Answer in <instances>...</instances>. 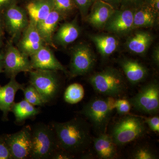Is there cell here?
Returning a JSON list of instances; mask_svg holds the SVG:
<instances>
[{"instance_id":"obj_1","label":"cell","mask_w":159,"mask_h":159,"mask_svg":"<svg viewBox=\"0 0 159 159\" xmlns=\"http://www.w3.org/2000/svg\"><path fill=\"white\" fill-rule=\"evenodd\" d=\"M58 148L74 155L85 151L90 144L89 126L84 120L75 118L64 122H53Z\"/></svg>"},{"instance_id":"obj_2","label":"cell","mask_w":159,"mask_h":159,"mask_svg":"<svg viewBox=\"0 0 159 159\" xmlns=\"http://www.w3.org/2000/svg\"><path fill=\"white\" fill-rule=\"evenodd\" d=\"M58 148L57 137L52 125L38 123L31 128V150L29 158L51 159Z\"/></svg>"},{"instance_id":"obj_3","label":"cell","mask_w":159,"mask_h":159,"mask_svg":"<svg viewBox=\"0 0 159 159\" xmlns=\"http://www.w3.org/2000/svg\"><path fill=\"white\" fill-rule=\"evenodd\" d=\"M89 81L97 93L108 97L120 96L126 89L124 75L112 67L93 74L89 77Z\"/></svg>"},{"instance_id":"obj_4","label":"cell","mask_w":159,"mask_h":159,"mask_svg":"<svg viewBox=\"0 0 159 159\" xmlns=\"http://www.w3.org/2000/svg\"><path fill=\"white\" fill-rule=\"evenodd\" d=\"M145 132V122L142 118L127 116L115 124L110 135L117 146H122L143 136Z\"/></svg>"},{"instance_id":"obj_5","label":"cell","mask_w":159,"mask_h":159,"mask_svg":"<svg viewBox=\"0 0 159 159\" xmlns=\"http://www.w3.org/2000/svg\"><path fill=\"white\" fill-rule=\"evenodd\" d=\"M57 72L33 70L29 73L30 84L36 89L45 103L51 102L59 93L61 83Z\"/></svg>"},{"instance_id":"obj_6","label":"cell","mask_w":159,"mask_h":159,"mask_svg":"<svg viewBox=\"0 0 159 159\" xmlns=\"http://www.w3.org/2000/svg\"><path fill=\"white\" fill-rule=\"evenodd\" d=\"M96 62L97 57L90 46L87 43H80L71 50L69 75L73 78L88 74Z\"/></svg>"},{"instance_id":"obj_7","label":"cell","mask_w":159,"mask_h":159,"mask_svg":"<svg viewBox=\"0 0 159 159\" xmlns=\"http://www.w3.org/2000/svg\"><path fill=\"white\" fill-rule=\"evenodd\" d=\"M134 108L148 114L157 113L159 109V85L153 80L144 85L129 100Z\"/></svg>"},{"instance_id":"obj_8","label":"cell","mask_w":159,"mask_h":159,"mask_svg":"<svg viewBox=\"0 0 159 159\" xmlns=\"http://www.w3.org/2000/svg\"><path fill=\"white\" fill-rule=\"evenodd\" d=\"M2 16L4 29L11 39H19L29 23L25 9L18 6L16 3H13L3 11Z\"/></svg>"},{"instance_id":"obj_9","label":"cell","mask_w":159,"mask_h":159,"mask_svg":"<svg viewBox=\"0 0 159 159\" xmlns=\"http://www.w3.org/2000/svg\"><path fill=\"white\" fill-rule=\"evenodd\" d=\"M111 112L106 99L96 98L84 106L79 112L89 120L96 130L102 133H105Z\"/></svg>"},{"instance_id":"obj_10","label":"cell","mask_w":159,"mask_h":159,"mask_svg":"<svg viewBox=\"0 0 159 159\" xmlns=\"http://www.w3.org/2000/svg\"><path fill=\"white\" fill-rule=\"evenodd\" d=\"M3 61L4 71L9 77H16L20 73H29L33 70L29 57L15 47L11 41L7 43Z\"/></svg>"},{"instance_id":"obj_11","label":"cell","mask_w":159,"mask_h":159,"mask_svg":"<svg viewBox=\"0 0 159 159\" xmlns=\"http://www.w3.org/2000/svg\"><path fill=\"white\" fill-rule=\"evenodd\" d=\"M134 9H115L103 30L119 36H127L133 31Z\"/></svg>"},{"instance_id":"obj_12","label":"cell","mask_w":159,"mask_h":159,"mask_svg":"<svg viewBox=\"0 0 159 159\" xmlns=\"http://www.w3.org/2000/svg\"><path fill=\"white\" fill-rule=\"evenodd\" d=\"M31 128L27 125L15 133L5 135L12 159L29 158L31 150Z\"/></svg>"},{"instance_id":"obj_13","label":"cell","mask_w":159,"mask_h":159,"mask_svg":"<svg viewBox=\"0 0 159 159\" xmlns=\"http://www.w3.org/2000/svg\"><path fill=\"white\" fill-rule=\"evenodd\" d=\"M29 57L33 70L61 71L69 75V71L60 62L47 45L44 46Z\"/></svg>"},{"instance_id":"obj_14","label":"cell","mask_w":159,"mask_h":159,"mask_svg":"<svg viewBox=\"0 0 159 159\" xmlns=\"http://www.w3.org/2000/svg\"><path fill=\"white\" fill-rule=\"evenodd\" d=\"M45 45H46L39 33L35 24L29 20L28 27L20 38L18 49L29 57Z\"/></svg>"},{"instance_id":"obj_15","label":"cell","mask_w":159,"mask_h":159,"mask_svg":"<svg viewBox=\"0 0 159 159\" xmlns=\"http://www.w3.org/2000/svg\"><path fill=\"white\" fill-rule=\"evenodd\" d=\"M115 9L107 3L96 0L84 20L95 29L103 30Z\"/></svg>"},{"instance_id":"obj_16","label":"cell","mask_w":159,"mask_h":159,"mask_svg":"<svg viewBox=\"0 0 159 159\" xmlns=\"http://www.w3.org/2000/svg\"><path fill=\"white\" fill-rule=\"evenodd\" d=\"M65 18L54 9L46 18L35 25L39 33L46 45L56 48V47L53 43V36L57 29L58 24Z\"/></svg>"},{"instance_id":"obj_17","label":"cell","mask_w":159,"mask_h":159,"mask_svg":"<svg viewBox=\"0 0 159 159\" xmlns=\"http://www.w3.org/2000/svg\"><path fill=\"white\" fill-rule=\"evenodd\" d=\"M81 29L77 18L71 21L63 23L56 30L53 36L54 45L66 48L78 39Z\"/></svg>"},{"instance_id":"obj_18","label":"cell","mask_w":159,"mask_h":159,"mask_svg":"<svg viewBox=\"0 0 159 159\" xmlns=\"http://www.w3.org/2000/svg\"><path fill=\"white\" fill-rule=\"evenodd\" d=\"M125 47L131 53L139 55H145L154 39L153 35L149 31L137 30L128 34Z\"/></svg>"},{"instance_id":"obj_19","label":"cell","mask_w":159,"mask_h":159,"mask_svg":"<svg viewBox=\"0 0 159 159\" xmlns=\"http://www.w3.org/2000/svg\"><path fill=\"white\" fill-rule=\"evenodd\" d=\"M118 62L126 79L131 84H138L148 76V69L136 60L124 57Z\"/></svg>"},{"instance_id":"obj_20","label":"cell","mask_w":159,"mask_h":159,"mask_svg":"<svg viewBox=\"0 0 159 159\" xmlns=\"http://www.w3.org/2000/svg\"><path fill=\"white\" fill-rule=\"evenodd\" d=\"M25 85L19 83L15 77H10L8 84L0 86V110L3 113V118L8 119V114L11 111L12 105L14 103L15 96L17 91L23 90Z\"/></svg>"},{"instance_id":"obj_21","label":"cell","mask_w":159,"mask_h":159,"mask_svg":"<svg viewBox=\"0 0 159 159\" xmlns=\"http://www.w3.org/2000/svg\"><path fill=\"white\" fill-rule=\"evenodd\" d=\"M89 38L103 58H108L113 54L120 44L119 37L111 33L90 34Z\"/></svg>"},{"instance_id":"obj_22","label":"cell","mask_w":159,"mask_h":159,"mask_svg":"<svg viewBox=\"0 0 159 159\" xmlns=\"http://www.w3.org/2000/svg\"><path fill=\"white\" fill-rule=\"evenodd\" d=\"M159 12L146 5L135 9L133 30L154 28L158 25Z\"/></svg>"},{"instance_id":"obj_23","label":"cell","mask_w":159,"mask_h":159,"mask_svg":"<svg viewBox=\"0 0 159 159\" xmlns=\"http://www.w3.org/2000/svg\"><path fill=\"white\" fill-rule=\"evenodd\" d=\"M25 10L29 20L36 25L46 18L54 10L52 0H31L28 2Z\"/></svg>"},{"instance_id":"obj_24","label":"cell","mask_w":159,"mask_h":159,"mask_svg":"<svg viewBox=\"0 0 159 159\" xmlns=\"http://www.w3.org/2000/svg\"><path fill=\"white\" fill-rule=\"evenodd\" d=\"M93 141L94 149L99 158L112 159L116 156L117 146L110 135L100 133Z\"/></svg>"},{"instance_id":"obj_25","label":"cell","mask_w":159,"mask_h":159,"mask_svg":"<svg viewBox=\"0 0 159 159\" xmlns=\"http://www.w3.org/2000/svg\"><path fill=\"white\" fill-rule=\"evenodd\" d=\"M11 111L14 114L16 122L20 123L37 116L40 112V110L24 99L19 102H14Z\"/></svg>"},{"instance_id":"obj_26","label":"cell","mask_w":159,"mask_h":159,"mask_svg":"<svg viewBox=\"0 0 159 159\" xmlns=\"http://www.w3.org/2000/svg\"><path fill=\"white\" fill-rule=\"evenodd\" d=\"M84 90L80 84L75 83L69 86L65 92L64 99L69 104H74L80 102L84 97Z\"/></svg>"},{"instance_id":"obj_27","label":"cell","mask_w":159,"mask_h":159,"mask_svg":"<svg viewBox=\"0 0 159 159\" xmlns=\"http://www.w3.org/2000/svg\"><path fill=\"white\" fill-rule=\"evenodd\" d=\"M22 91L24 99L32 105L41 107L46 104L37 90L31 84L24 88Z\"/></svg>"},{"instance_id":"obj_28","label":"cell","mask_w":159,"mask_h":159,"mask_svg":"<svg viewBox=\"0 0 159 159\" xmlns=\"http://www.w3.org/2000/svg\"><path fill=\"white\" fill-rule=\"evenodd\" d=\"M54 9L66 17L77 9L73 0H52Z\"/></svg>"},{"instance_id":"obj_29","label":"cell","mask_w":159,"mask_h":159,"mask_svg":"<svg viewBox=\"0 0 159 159\" xmlns=\"http://www.w3.org/2000/svg\"><path fill=\"white\" fill-rule=\"evenodd\" d=\"M132 158L135 159H156L157 156L150 148L146 147L137 148L132 154Z\"/></svg>"},{"instance_id":"obj_30","label":"cell","mask_w":159,"mask_h":159,"mask_svg":"<svg viewBox=\"0 0 159 159\" xmlns=\"http://www.w3.org/2000/svg\"><path fill=\"white\" fill-rule=\"evenodd\" d=\"M83 19L88 14L91 6L96 0H73Z\"/></svg>"},{"instance_id":"obj_31","label":"cell","mask_w":159,"mask_h":159,"mask_svg":"<svg viewBox=\"0 0 159 159\" xmlns=\"http://www.w3.org/2000/svg\"><path fill=\"white\" fill-rule=\"evenodd\" d=\"M130 102L125 99H119L116 100V108L117 112L121 115H126L129 112L131 109Z\"/></svg>"},{"instance_id":"obj_32","label":"cell","mask_w":159,"mask_h":159,"mask_svg":"<svg viewBox=\"0 0 159 159\" xmlns=\"http://www.w3.org/2000/svg\"><path fill=\"white\" fill-rule=\"evenodd\" d=\"M145 0H121V9H137L145 4Z\"/></svg>"},{"instance_id":"obj_33","label":"cell","mask_w":159,"mask_h":159,"mask_svg":"<svg viewBox=\"0 0 159 159\" xmlns=\"http://www.w3.org/2000/svg\"><path fill=\"white\" fill-rule=\"evenodd\" d=\"M0 159H12L5 136L0 137Z\"/></svg>"},{"instance_id":"obj_34","label":"cell","mask_w":159,"mask_h":159,"mask_svg":"<svg viewBox=\"0 0 159 159\" xmlns=\"http://www.w3.org/2000/svg\"><path fill=\"white\" fill-rule=\"evenodd\" d=\"M144 122L148 125L151 130L155 132H159V118L158 116L145 117Z\"/></svg>"},{"instance_id":"obj_35","label":"cell","mask_w":159,"mask_h":159,"mask_svg":"<svg viewBox=\"0 0 159 159\" xmlns=\"http://www.w3.org/2000/svg\"><path fill=\"white\" fill-rule=\"evenodd\" d=\"M74 157V155L69 153L65 151L58 148L54 152L51 157V159H70Z\"/></svg>"},{"instance_id":"obj_36","label":"cell","mask_w":159,"mask_h":159,"mask_svg":"<svg viewBox=\"0 0 159 159\" xmlns=\"http://www.w3.org/2000/svg\"><path fill=\"white\" fill-rule=\"evenodd\" d=\"M152 61L154 63L159 67V46L157 45L154 47L152 51Z\"/></svg>"},{"instance_id":"obj_37","label":"cell","mask_w":159,"mask_h":159,"mask_svg":"<svg viewBox=\"0 0 159 159\" xmlns=\"http://www.w3.org/2000/svg\"><path fill=\"white\" fill-rule=\"evenodd\" d=\"M16 0H0V14L10 5L16 3Z\"/></svg>"},{"instance_id":"obj_38","label":"cell","mask_w":159,"mask_h":159,"mask_svg":"<svg viewBox=\"0 0 159 159\" xmlns=\"http://www.w3.org/2000/svg\"><path fill=\"white\" fill-rule=\"evenodd\" d=\"M144 5L150 6L151 8L159 12V0H145Z\"/></svg>"},{"instance_id":"obj_39","label":"cell","mask_w":159,"mask_h":159,"mask_svg":"<svg viewBox=\"0 0 159 159\" xmlns=\"http://www.w3.org/2000/svg\"><path fill=\"white\" fill-rule=\"evenodd\" d=\"M107 3L111 6L114 9H119L121 6V0H99Z\"/></svg>"},{"instance_id":"obj_40","label":"cell","mask_w":159,"mask_h":159,"mask_svg":"<svg viewBox=\"0 0 159 159\" xmlns=\"http://www.w3.org/2000/svg\"><path fill=\"white\" fill-rule=\"evenodd\" d=\"M4 29H4V25H3L2 14H0V37L3 36Z\"/></svg>"},{"instance_id":"obj_41","label":"cell","mask_w":159,"mask_h":159,"mask_svg":"<svg viewBox=\"0 0 159 159\" xmlns=\"http://www.w3.org/2000/svg\"><path fill=\"white\" fill-rule=\"evenodd\" d=\"M2 37H0V51H1V48H2V46L3 44V40H2ZM3 58V54L1 53L0 51V59Z\"/></svg>"},{"instance_id":"obj_42","label":"cell","mask_w":159,"mask_h":159,"mask_svg":"<svg viewBox=\"0 0 159 159\" xmlns=\"http://www.w3.org/2000/svg\"><path fill=\"white\" fill-rule=\"evenodd\" d=\"M4 71V65H3V58L0 59V74Z\"/></svg>"},{"instance_id":"obj_43","label":"cell","mask_w":159,"mask_h":159,"mask_svg":"<svg viewBox=\"0 0 159 159\" xmlns=\"http://www.w3.org/2000/svg\"><path fill=\"white\" fill-rule=\"evenodd\" d=\"M25 1H28V2H29V1H31V0H25Z\"/></svg>"}]
</instances>
